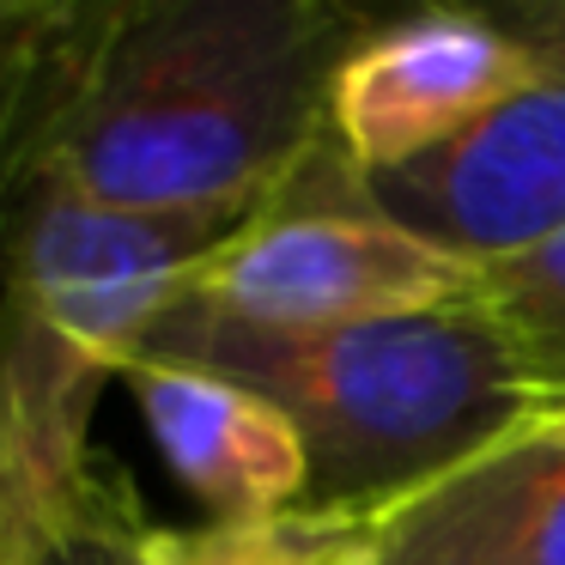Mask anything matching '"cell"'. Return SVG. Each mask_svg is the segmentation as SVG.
<instances>
[{
	"label": "cell",
	"mask_w": 565,
	"mask_h": 565,
	"mask_svg": "<svg viewBox=\"0 0 565 565\" xmlns=\"http://www.w3.org/2000/svg\"><path fill=\"white\" fill-rule=\"evenodd\" d=\"M135 359H171L268 395L310 450V504L390 511L456 462L565 414L547 371L475 305L341 329H256L183 305Z\"/></svg>",
	"instance_id": "2"
},
{
	"label": "cell",
	"mask_w": 565,
	"mask_h": 565,
	"mask_svg": "<svg viewBox=\"0 0 565 565\" xmlns=\"http://www.w3.org/2000/svg\"><path fill=\"white\" fill-rule=\"evenodd\" d=\"M541 74L450 147L383 177H359L395 225L468 262H504L565 232V0L511 13Z\"/></svg>",
	"instance_id": "4"
},
{
	"label": "cell",
	"mask_w": 565,
	"mask_h": 565,
	"mask_svg": "<svg viewBox=\"0 0 565 565\" xmlns=\"http://www.w3.org/2000/svg\"><path fill=\"white\" fill-rule=\"evenodd\" d=\"M122 383L164 468L207 504V523H262L310 504V450L268 395L171 359H135Z\"/></svg>",
	"instance_id": "7"
},
{
	"label": "cell",
	"mask_w": 565,
	"mask_h": 565,
	"mask_svg": "<svg viewBox=\"0 0 565 565\" xmlns=\"http://www.w3.org/2000/svg\"><path fill=\"white\" fill-rule=\"evenodd\" d=\"M62 19H67V0H0V110L38 74Z\"/></svg>",
	"instance_id": "11"
},
{
	"label": "cell",
	"mask_w": 565,
	"mask_h": 565,
	"mask_svg": "<svg viewBox=\"0 0 565 565\" xmlns=\"http://www.w3.org/2000/svg\"><path fill=\"white\" fill-rule=\"evenodd\" d=\"M371 565H565V414L395 499Z\"/></svg>",
	"instance_id": "6"
},
{
	"label": "cell",
	"mask_w": 565,
	"mask_h": 565,
	"mask_svg": "<svg viewBox=\"0 0 565 565\" xmlns=\"http://www.w3.org/2000/svg\"><path fill=\"white\" fill-rule=\"evenodd\" d=\"M480 262L395 225L334 140L195 268L183 298L256 329H341L468 305Z\"/></svg>",
	"instance_id": "3"
},
{
	"label": "cell",
	"mask_w": 565,
	"mask_h": 565,
	"mask_svg": "<svg viewBox=\"0 0 565 565\" xmlns=\"http://www.w3.org/2000/svg\"><path fill=\"white\" fill-rule=\"evenodd\" d=\"M383 511H298L262 523H140L135 565H371Z\"/></svg>",
	"instance_id": "8"
},
{
	"label": "cell",
	"mask_w": 565,
	"mask_h": 565,
	"mask_svg": "<svg viewBox=\"0 0 565 565\" xmlns=\"http://www.w3.org/2000/svg\"><path fill=\"white\" fill-rule=\"evenodd\" d=\"M541 74L511 13L426 7L371 25L329 86V140L359 177H383L450 147Z\"/></svg>",
	"instance_id": "5"
},
{
	"label": "cell",
	"mask_w": 565,
	"mask_h": 565,
	"mask_svg": "<svg viewBox=\"0 0 565 565\" xmlns=\"http://www.w3.org/2000/svg\"><path fill=\"white\" fill-rule=\"evenodd\" d=\"M365 19L329 0H67L0 110V195L249 220L329 147V86Z\"/></svg>",
	"instance_id": "1"
},
{
	"label": "cell",
	"mask_w": 565,
	"mask_h": 565,
	"mask_svg": "<svg viewBox=\"0 0 565 565\" xmlns=\"http://www.w3.org/2000/svg\"><path fill=\"white\" fill-rule=\"evenodd\" d=\"M140 523H147V516H140L135 492H128L110 468H98L86 504L43 541L31 565H135Z\"/></svg>",
	"instance_id": "10"
},
{
	"label": "cell",
	"mask_w": 565,
	"mask_h": 565,
	"mask_svg": "<svg viewBox=\"0 0 565 565\" xmlns=\"http://www.w3.org/2000/svg\"><path fill=\"white\" fill-rule=\"evenodd\" d=\"M468 305L487 310L565 395V232L523 256L487 262Z\"/></svg>",
	"instance_id": "9"
}]
</instances>
